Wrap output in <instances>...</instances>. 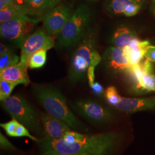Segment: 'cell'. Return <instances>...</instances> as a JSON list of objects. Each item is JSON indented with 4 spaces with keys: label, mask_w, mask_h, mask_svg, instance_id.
Returning a JSON list of instances; mask_svg holds the SVG:
<instances>
[{
    "label": "cell",
    "mask_w": 155,
    "mask_h": 155,
    "mask_svg": "<svg viewBox=\"0 0 155 155\" xmlns=\"http://www.w3.org/2000/svg\"><path fill=\"white\" fill-rule=\"evenodd\" d=\"M121 141V136L116 132L86 134L79 133L78 140L66 143L62 139L43 138L39 142L43 153L59 152L71 155H110Z\"/></svg>",
    "instance_id": "cell-1"
},
{
    "label": "cell",
    "mask_w": 155,
    "mask_h": 155,
    "mask_svg": "<svg viewBox=\"0 0 155 155\" xmlns=\"http://www.w3.org/2000/svg\"><path fill=\"white\" fill-rule=\"evenodd\" d=\"M32 93L46 113L51 116L65 122L75 131H88V127L72 113L65 97L56 87L35 83L32 85Z\"/></svg>",
    "instance_id": "cell-2"
},
{
    "label": "cell",
    "mask_w": 155,
    "mask_h": 155,
    "mask_svg": "<svg viewBox=\"0 0 155 155\" xmlns=\"http://www.w3.org/2000/svg\"><path fill=\"white\" fill-rule=\"evenodd\" d=\"M91 18L92 11L89 6H78L58 36L57 45L61 48L77 45L90 28Z\"/></svg>",
    "instance_id": "cell-3"
},
{
    "label": "cell",
    "mask_w": 155,
    "mask_h": 155,
    "mask_svg": "<svg viewBox=\"0 0 155 155\" xmlns=\"http://www.w3.org/2000/svg\"><path fill=\"white\" fill-rule=\"evenodd\" d=\"M1 106L12 117L24 125L35 134L44 136L40 117L27 100L22 95H11L1 101Z\"/></svg>",
    "instance_id": "cell-4"
},
{
    "label": "cell",
    "mask_w": 155,
    "mask_h": 155,
    "mask_svg": "<svg viewBox=\"0 0 155 155\" xmlns=\"http://www.w3.org/2000/svg\"><path fill=\"white\" fill-rule=\"evenodd\" d=\"M97 33L94 28H90L87 33L77 45L73 52L69 70V81L78 83L87 76L91 54L96 50Z\"/></svg>",
    "instance_id": "cell-5"
},
{
    "label": "cell",
    "mask_w": 155,
    "mask_h": 155,
    "mask_svg": "<svg viewBox=\"0 0 155 155\" xmlns=\"http://www.w3.org/2000/svg\"><path fill=\"white\" fill-rule=\"evenodd\" d=\"M40 19L28 16L17 17L1 23V38L10 41L17 47H21L34 27Z\"/></svg>",
    "instance_id": "cell-6"
},
{
    "label": "cell",
    "mask_w": 155,
    "mask_h": 155,
    "mask_svg": "<svg viewBox=\"0 0 155 155\" xmlns=\"http://www.w3.org/2000/svg\"><path fill=\"white\" fill-rule=\"evenodd\" d=\"M72 109L89 122L102 125L111 121L114 116L107 107L91 99H80L70 104Z\"/></svg>",
    "instance_id": "cell-7"
},
{
    "label": "cell",
    "mask_w": 155,
    "mask_h": 155,
    "mask_svg": "<svg viewBox=\"0 0 155 155\" xmlns=\"http://www.w3.org/2000/svg\"><path fill=\"white\" fill-rule=\"evenodd\" d=\"M55 41L52 37L48 35L45 29L40 28L34 33L29 35L23 42L21 48L20 62L27 68L31 56L41 49L49 50L54 47Z\"/></svg>",
    "instance_id": "cell-8"
},
{
    "label": "cell",
    "mask_w": 155,
    "mask_h": 155,
    "mask_svg": "<svg viewBox=\"0 0 155 155\" xmlns=\"http://www.w3.org/2000/svg\"><path fill=\"white\" fill-rule=\"evenodd\" d=\"M72 7L61 3L43 17L45 31L51 37L58 36L72 14Z\"/></svg>",
    "instance_id": "cell-9"
},
{
    "label": "cell",
    "mask_w": 155,
    "mask_h": 155,
    "mask_svg": "<svg viewBox=\"0 0 155 155\" xmlns=\"http://www.w3.org/2000/svg\"><path fill=\"white\" fill-rule=\"evenodd\" d=\"M102 58L106 68L113 73L129 72L132 67L124 55L121 47L112 45L107 48Z\"/></svg>",
    "instance_id": "cell-10"
},
{
    "label": "cell",
    "mask_w": 155,
    "mask_h": 155,
    "mask_svg": "<svg viewBox=\"0 0 155 155\" xmlns=\"http://www.w3.org/2000/svg\"><path fill=\"white\" fill-rule=\"evenodd\" d=\"M40 118L45 139H62L68 132L72 130L65 122L47 113H42Z\"/></svg>",
    "instance_id": "cell-11"
},
{
    "label": "cell",
    "mask_w": 155,
    "mask_h": 155,
    "mask_svg": "<svg viewBox=\"0 0 155 155\" xmlns=\"http://www.w3.org/2000/svg\"><path fill=\"white\" fill-rule=\"evenodd\" d=\"M61 0H24L21 4L28 11L29 16L41 19L50 11L58 5Z\"/></svg>",
    "instance_id": "cell-12"
},
{
    "label": "cell",
    "mask_w": 155,
    "mask_h": 155,
    "mask_svg": "<svg viewBox=\"0 0 155 155\" xmlns=\"http://www.w3.org/2000/svg\"><path fill=\"white\" fill-rule=\"evenodd\" d=\"M127 113L155 109V97L145 98H131L122 97L121 102L115 107Z\"/></svg>",
    "instance_id": "cell-13"
},
{
    "label": "cell",
    "mask_w": 155,
    "mask_h": 155,
    "mask_svg": "<svg viewBox=\"0 0 155 155\" xmlns=\"http://www.w3.org/2000/svg\"><path fill=\"white\" fill-rule=\"evenodd\" d=\"M27 70V68L19 62L0 71V79H4L17 85L19 84H28L30 81Z\"/></svg>",
    "instance_id": "cell-14"
},
{
    "label": "cell",
    "mask_w": 155,
    "mask_h": 155,
    "mask_svg": "<svg viewBox=\"0 0 155 155\" xmlns=\"http://www.w3.org/2000/svg\"><path fill=\"white\" fill-rule=\"evenodd\" d=\"M136 35L134 31L127 25H118L112 34L111 43L113 46L123 48L134 39Z\"/></svg>",
    "instance_id": "cell-15"
},
{
    "label": "cell",
    "mask_w": 155,
    "mask_h": 155,
    "mask_svg": "<svg viewBox=\"0 0 155 155\" xmlns=\"http://www.w3.org/2000/svg\"><path fill=\"white\" fill-rule=\"evenodd\" d=\"M141 0H106L104 8L112 16H122L129 6L133 2Z\"/></svg>",
    "instance_id": "cell-16"
},
{
    "label": "cell",
    "mask_w": 155,
    "mask_h": 155,
    "mask_svg": "<svg viewBox=\"0 0 155 155\" xmlns=\"http://www.w3.org/2000/svg\"><path fill=\"white\" fill-rule=\"evenodd\" d=\"M22 16H29L28 11L21 4L6 6L4 9L0 10V22L2 23L12 18Z\"/></svg>",
    "instance_id": "cell-17"
},
{
    "label": "cell",
    "mask_w": 155,
    "mask_h": 155,
    "mask_svg": "<svg viewBox=\"0 0 155 155\" xmlns=\"http://www.w3.org/2000/svg\"><path fill=\"white\" fill-rule=\"evenodd\" d=\"M47 50H39L31 56L28 63V67L31 69L39 68L43 66L47 59Z\"/></svg>",
    "instance_id": "cell-18"
},
{
    "label": "cell",
    "mask_w": 155,
    "mask_h": 155,
    "mask_svg": "<svg viewBox=\"0 0 155 155\" xmlns=\"http://www.w3.org/2000/svg\"><path fill=\"white\" fill-rule=\"evenodd\" d=\"M136 89L139 92L155 91V75H145L137 82Z\"/></svg>",
    "instance_id": "cell-19"
},
{
    "label": "cell",
    "mask_w": 155,
    "mask_h": 155,
    "mask_svg": "<svg viewBox=\"0 0 155 155\" xmlns=\"http://www.w3.org/2000/svg\"><path fill=\"white\" fill-rule=\"evenodd\" d=\"M124 55L132 66L139 63L143 59L145 51H133L130 50L127 45L122 48Z\"/></svg>",
    "instance_id": "cell-20"
},
{
    "label": "cell",
    "mask_w": 155,
    "mask_h": 155,
    "mask_svg": "<svg viewBox=\"0 0 155 155\" xmlns=\"http://www.w3.org/2000/svg\"><path fill=\"white\" fill-rule=\"evenodd\" d=\"M20 61V58L13 52L0 55V71L6 68L17 64Z\"/></svg>",
    "instance_id": "cell-21"
},
{
    "label": "cell",
    "mask_w": 155,
    "mask_h": 155,
    "mask_svg": "<svg viewBox=\"0 0 155 155\" xmlns=\"http://www.w3.org/2000/svg\"><path fill=\"white\" fill-rule=\"evenodd\" d=\"M17 84L4 79H0V100L3 101L11 95L12 92Z\"/></svg>",
    "instance_id": "cell-22"
},
{
    "label": "cell",
    "mask_w": 155,
    "mask_h": 155,
    "mask_svg": "<svg viewBox=\"0 0 155 155\" xmlns=\"http://www.w3.org/2000/svg\"><path fill=\"white\" fill-rule=\"evenodd\" d=\"M105 97L107 102L114 107L119 104L122 98V97L118 94L116 88L114 86H110L106 89Z\"/></svg>",
    "instance_id": "cell-23"
},
{
    "label": "cell",
    "mask_w": 155,
    "mask_h": 155,
    "mask_svg": "<svg viewBox=\"0 0 155 155\" xmlns=\"http://www.w3.org/2000/svg\"><path fill=\"white\" fill-rule=\"evenodd\" d=\"M27 137L28 138L34 141L39 143L40 140L37 139L35 136H32L29 131L28 129L19 122L17 127L15 137Z\"/></svg>",
    "instance_id": "cell-24"
},
{
    "label": "cell",
    "mask_w": 155,
    "mask_h": 155,
    "mask_svg": "<svg viewBox=\"0 0 155 155\" xmlns=\"http://www.w3.org/2000/svg\"><path fill=\"white\" fill-rule=\"evenodd\" d=\"M18 124L19 122L13 118L9 122L1 124L0 126L5 130L6 133L9 136L15 137L16 130Z\"/></svg>",
    "instance_id": "cell-25"
},
{
    "label": "cell",
    "mask_w": 155,
    "mask_h": 155,
    "mask_svg": "<svg viewBox=\"0 0 155 155\" xmlns=\"http://www.w3.org/2000/svg\"><path fill=\"white\" fill-rule=\"evenodd\" d=\"M141 1H136L130 4L125 9L123 15L125 16L132 17L135 16L138 13L141 8Z\"/></svg>",
    "instance_id": "cell-26"
},
{
    "label": "cell",
    "mask_w": 155,
    "mask_h": 155,
    "mask_svg": "<svg viewBox=\"0 0 155 155\" xmlns=\"http://www.w3.org/2000/svg\"><path fill=\"white\" fill-rule=\"evenodd\" d=\"M0 145L1 148L4 150L11 151H15L16 150V147L6 138L2 133H0Z\"/></svg>",
    "instance_id": "cell-27"
},
{
    "label": "cell",
    "mask_w": 155,
    "mask_h": 155,
    "mask_svg": "<svg viewBox=\"0 0 155 155\" xmlns=\"http://www.w3.org/2000/svg\"><path fill=\"white\" fill-rule=\"evenodd\" d=\"M144 56L150 61L155 63V46L148 45L145 50Z\"/></svg>",
    "instance_id": "cell-28"
},
{
    "label": "cell",
    "mask_w": 155,
    "mask_h": 155,
    "mask_svg": "<svg viewBox=\"0 0 155 155\" xmlns=\"http://www.w3.org/2000/svg\"><path fill=\"white\" fill-rule=\"evenodd\" d=\"M101 61V57L99 53L97 52V50H94L91 54L90 65L95 67L99 64Z\"/></svg>",
    "instance_id": "cell-29"
},
{
    "label": "cell",
    "mask_w": 155,
    "mask_h": 155,
    "mask_svg": "<svg viewBox=\"0 0 155 155\" xmlns=\"http://www.w3.org/2000/svg\"><path fill=\"white\" fill-rule=\"evenodd\" d=\"M95 67L92 66H89V68L87 69V77L89 80V83L90 87L93 85L94 83V79H95V76H94V70Z\"/></svg>",
    "instance_id": "cell-30"
},
{
    "label": "cell",
    "mask_w": 155,
    "mask_h": 155,
    "mask_svg": "<svg viewBox=\"0 0 155 155\" xmlns=\"http://www.w3.org/2000/svg\"><path fill=\"white\" fill-rule=\"evenodd\" d=\"M91 88L94 94L97 95H101L104 92V87L98 82H94L93 85L91 87Z\"/></svg>",
    "instance_id": "cell-31"
},
{
    "label": "cell",
    "mask_w": 155,
    "mask_h": 155,
    "mask_svg": "<svg viewBox=\"0 0 155 155\" xmlns=\"http://www.w3.org/2000/svg\"><path fill=\"white\" fill-rule=\"evenodd\" d=\"M12 52V50L10 47H9L8 46L6 45L3 44V43H1L0 45V55H4L6 53Z\"/></svg>",
    "instance_id": "cell-32"
},
{
    "label": "cell",
    "mask_w": 155,
    "mask_h": 155,
    "mask_svg": "<svg viewBox=\"0 0 155 155\" xmlns=\"http://www.w3.org/2000/svg\"><path fill=\"white\" fill-rule=\"evenodd\" d=\"M43 155H71L69 153H61V152H51L48 153H43Z\"/></svg>",
    "instance_id": "cell-33"
},
{
    "label": "cell",
    "mask_w": 155,
    "mask_h": 155,
    "mask_svg": "<svg viewBox=\"0 0 155 155\" xmlns=\"http://www.w3.org/2000/svg\"><path fill=\"white\" fill-rule=\"evenodd\" d=\"M3 1L5 2L6 6L11 5L18 4V2L17 0H3Z\"/></svg>",
    "instance_id": "cell-34"
},
{
    "label": "cell",
    "mask_w": 155,
    "mask_h": 155,
    "mask_svg": "<svg viewBox=\"0 0 155 155\" xmlns=\"http://www.w3.org/2000/svg\"><path fill=\"white\" fill-rule=\"evenodd\" d=\"M150 11L151 12V13L153 14V15L155 17V2H153V4H152V5L150 6Z\"/></svg>",
    "instance_id": "cell-35"
},
{
    "label": "cell",
    "mask_w": 155,
    "mask_h": 155,
    "mask_svg": "<svg viewBox=\"0 0 155 155\" xmlns=\"http://www.w3.org/2000/svg\"><path fill=\"white\" fill-rule=\"evenodd\" d=\"M89 1H98V0H89Z\"/></svg>",
    "instance_id": "cell-36"
},
{
    "label": "cell",
    "mask_w": 155,
    "mask_h": 155,
    "mask_svg": "<svg viewBox=\"0 0 155 155\" xmlns=\"http://www.w3.org/2000/svg\"><path fill=\"white\" fill-rule=\"evenodd\" d=\"M17 1H18H18H20V0H17ZM21 1H24V0H21Z\"/></svg>",
    "instance_id": "cell-37"
},
{
    "label": "cell",
    "mask_w": 155,
    "mask_h": 155,
    "mask_svg": "<svg viewBox=\"0 0 155 155\" xmlns=\"http://www.w3.org/2000/svg\"></svg>",
    "instance_id": "cell-38"
},
{
    "label": "cell",
    "mask_w": 155,
    "mask_h": 155,
    "mask_svg": "<svg viewBox=\"0 0 155 155\" xmlns=\"http://www.w3.org/2000/svg\"><path fill=\"white\" fill-rule=\"evenodd\" d=\"M72 1H74V0H72Z\"/></svg>",
    "instance_id": "cell-39"
}]
</instances>
